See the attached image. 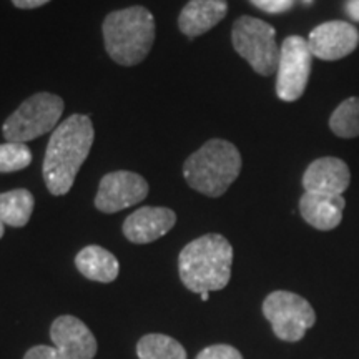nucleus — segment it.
Returning a JSON list of instances; mask_svg holds the SVG:
<instances>
[{"label":"nucleus","mask_w":359,"mask_h":359,"mask_svg":"<svg viewBox=\"0 0 359 359\" xmlns=\"http://www.w3.org/2000/svg\"><path fill=\"white\" fill-rule=\"evenodd\" d=\"M95 130L88 115L74 114L53 130L43 158V182L55 196L67 195L88 158Z\"/></svg>","instance_id":"obj_1"},{"label":"nucleus","mask_w":359,"mask_h":359,"mask_svg":"<svg viewBox=\"0 0 359 359\" xmlns=\"http://www.w3.org/2000/svg\"><path fill=\"white\" fill-rule=\"evenodd\" d=\"M233 248L218 233L203 235L182 250L178 257L180 280L193 293L223 290L230 283Z\"/></svg>","instance_id":"obj_2"},{"label":"nucleus","mask_w":359,"mask_h":359,"mask_svg":"<svg viewBox=\"0 0 359 359\" xmlns=\"http://www.w3.org/2000/svg\"><path fill=\"white\" fill-rule=\"evenodd\" d=\"M105 48L115 64L138 65L155 42V17L148 8L133 6L110 12L102 25Z\"/></svg>","instance_id":"obj_3"},{"label":"nucleus","mask_w":359,"mask_h":359,"mask_svg":"<svg viewBox=\"0 0 359 359\" xmlns=\"http://www.w3.org/2000/svg\"><path fill=\"white\" fill-rule=\"evenodd\" d=\"M241 172V155L231 142L213 138L183 163V177L193 190L218 198Z\"/></svg>","instance_id":"obj_4"},{"label":"nucleus","mask_w":359,"mask_h":359,"mask_svg":"<svg viewBox=\"0 0 359 359\" xmlns=\"http://www.w3.org/2000/svg\"><path fill=\"white\" fill-rule=\"evenodd\" d=\"M65 103L58 95L40 92L20 103L4 122L2 133L7 142L25 143L57 128L64 114Z\"/></svg>","instance_id":"obj_5"},{"label":"nucleus","mask_w":359,"mask_h":359,"mask_svg":"<svg viewBox=\"0 0 359 359\" xmlns=\"http://www.w3.org/2000/svg\"><path fill=\"white\" fill-rule=\"evenodd\" d=\"M231 42L238 55L243 57L258 75L268 77L278 70L280 47L276 30L266 22L248 15L240 17L233 24Z\"/></svg>","instance_id":"obj_6"},{"label":"nucleus","mask_w":359,"mask_h":359,"mask_svg":"<svg viewBox=\"0 0 359 359\" xmlns=\"http://www.w3.org/2000/svg\"><path fill=\"white\" fill-rule=\"evenodd\" d=\"M264 318L271 323L276 338L288 343L303 339L316 321L311 304L303 296L291 291H273L263 302Z\"/></svg>","instance_id":"obj_7"},{"label":"nucleus","mask_w":359,"mask_h":359,"mask_svg":"<svg viewBox=\"0 0 359 359\" xmlns=\"http://www.w3.org/2000/svg\"><path fill=\"white\" fill-rule=\"evenodd\" d=\"M313 53L308 40L290 35L280 47V62L276 70V95L283 102H296L306 90L311 74Z\"/></svg>","instance_id":"obj_8"},{"label":"nucleus","mask_w":359,"mask_h":359,"mask_svg":"<svg viewBox=\"0 0 359 359\" xmlns=\"http://www.w3.org/2000/svg\"><path fill=\"white\" fill-rule=\"evenodd\" d=\"M148 195V183L142 175L127 170L107 173L95 196V206L102 213L122 212L142 203Z\"/></svg>","instance_id":"obj_9"},{"label":"nucleus","mask_w":359,"mask_h":359,"mask_svg":"<svg viewBox=\"0 0 359 359\" xmlns=\"http://www.w3.org/2000/svg\"><path fill=\"white\" fill-rule=\"evenodd\" d=\"M359 43L358 29L349 22L331 20L318 25L308 37L309 50L320 60L334 62L354 52Z\"/></svg>","instance_id":"obj_10"},{"label":"nucleus","mask_w":359,"mask_h":359,"mask_svg":"<svg viewBox=\"0 0 359 359\" xmlns=\"http://www.w3.org/2000/svg\"><path fill=\"white\" fill-rule=\"evenodd\" d=\"M50 338L53 346L69 359H93L97 354L95 336L75 316H58L52 323Z\"/></svg>","instance_id":"obj_11"},{"label":"nucleus","mask_w":359,"mask_h":359,"mask_svg":"<svg viewBox=\"0 0 359 359\" xmlns=\"http://www.w3.org/2000/svg\"><path fill=\"white\" fill-rule=\"evenodd\" d=\"M177 223V213L165 206H143L133 212L123 223V235L128 241L147 245L158 240Z\"/></svg>","instance_id":"obj_12"},{"label":"nucleus","mask_w":359,"mask_h":359,"mask_svg":"<svg viewBox=\"0 0 359 359\" xmlns=\"http://www.w3.org/2000/svg\"><path fill=\"white\" fill-rule=\"evenodd\" d=\"M351 182L348 165L336 156L314 160L303 175V188L309 193L343 195Z\"/></svg>","instance_id":"obj_13"},{"label":"nucleus","mask_w":359,"mask_h":359,"mask_svg":"<svg viewBox=\"0 0 359 359\" xmlns=\"http://www.w3.org/2000/svg\"><path fill=\"white\" fill-rule=\"evenodd\" d=\"M344 206H346V201H344L343 195L304 191L302 200H299V213H302L304 222L311 224L313 228L330 231L334 230L343 219Z\"/></svg>","instance_id":"obj_14"},{"label":"nucleus","mask_w":359,"mask_h":359,"mask_svg":"<svg viewBox=\"0 0 359 359\" xmlns=\"http://www.w3.org/2000/svg\"><path fill=\"white\" fill-rule=\"evenodd\" d=\"M228 12L226 0H190L178 17V29L195 39L218 25Z\"/></svg>","instance_id":"obj_15"},{"label":"nucleus","mask_w":359,"mask_h":359,"mask_svg":"<svg viewBox=\"0 0 359 359\" xmlns=\"http://www.w3.org/2000/svg\"><path fill=\"white\" fill-rule=\"evenodd\" d=\"M75 266L85 278L98 283H111L116 280L120 271L118 259L109 250L102 246L90 245L79 251L75 257Z\"/></svg>","instance_id":"obj_16"},{"label":"nucleus","mask_w":359,"mask_h":359,"mask_svg":"<svg viewBox=\"0 0 359 359\" xmlns=\"http://www.w3.org/2000/svg\"><path fill=\"white\" fill-rule=\"evenodd\" d=\"M34 195L25 188L0 193V222L13 228L29 223L34 212Z\"/></svg>","instance_id":"obj_17"},{"label":"nucleus","mask_w":359,"mask_h":359,"mask_svg":"<svg viewBox=\"0 0 359 359\" xmlns=\"http://www.w3.org/2000/svg\"><path fill=\"white\" fill-rule=\"evenodd\" d=\"M137 354L140 359H187V351L177 339L167 334H147L138 341Z\"/></svg>","instance_id":"obj_18"},{"label":"nucleus","mask_w":359,"mask_h":359,"mask_svg":"<svg viewBox=\"0 0 359 359\" xmlns=\"http://www.w3.org/2000/svg\"><path fill=\"white\" fill-rule=\"evenodd\" d=\"M330 128L336 137H359V97L341 102L330 118Z\"/></svg>","instance_id":"obj_19"},{"label":"nucleus","mask_w":359,"mask_h":359,"mask_svg":"<svg viewBox=\"0 0 359 359\" xmlns=\"http://www.w3.org/2000/svg\"><path fill=\"white\" fill-rule=\"evenodd\" d=\"M32 163V151L27 143H0V173L20 172Z\"/></svg>","instance_id":"obj_20"},{"label":"nucleus","mask_w":359,"mask_h":359,"mask_svg":"<svg viewBox=\"0 0 359 359\" xmlns=\"http://www.w3.org/2000/svg\"><path fill=\"white\" fill-rule=\"evenodd\" d=\"M196 359H243V356L236 348L228 346V344H215L200 351Z\"/></svg>","instance_id":"obj_21"},{"label":"nucleus","mask_w":359,"mask_h":359,"mask_svg":"<svg viewBox=\"0 0 359 359\" xmlns=\"http://www.w3.org/2000/svg\"><path fill=\"white\" fill-rule=\"evenodd\" d=\"M253 6L268 13H283L293 7L294 0H251Z\"/></svg>","instance_id":"obj_22"},{"label":"nucleus","mask_w":359,"mask_h":359,"mask_svg":"<svg viewBox=\"0 0 359 359\" xmlns=\"http://www.w3.org/2000/svg\"><path fill=\"white\" fill-rule=\"evenodd\" d=\"M24 359H69V358H65L55 346H35L27 351Z\"/></svg>","instance_id":"obj_23"},{"label":"nucleus","mask_w":359,"mask_h":359,"mask_svg":"<svg viewBox=\"0 0 359 359\" xmlns=\"http://www.w3.org/2000/svg\"><path fill=\"white\" fill-rule=\"evenodd\" d=\"M50 0H12V4L17 8H24V11H30V8L42 7L45 4H48Z\"/></svg>","instance_id":"obj_24"},{"label":"nucleus","mask_w":359,"mask_h":359,"mask_svg":"<svg viewBox=\"0 0 359 359\" xmlns=\"http://www.w3.org/2000/svg\"><path fill=\"white\" fill-rule=\"evenodd\" d=\"M344 11H346V13L353 20L359 22V0H346Z\"/></svg>","instance_id":"obj_25"},{"label":"nucleus","mask_w":359,"mask_h":359,"mask_svg":"<svg viewBox=\"0 0 359 359\" xmlns=\"http://www.w3.org/2000/svg\"><path fill=\"white\" fill-rule=\"evenodd\" d=\"M4 233H6V224L0 222V238L4 236Z\"/></svg>","instance_id":"obj_26"},{"label":"nucleus","mask_w":359,"mask_h":359,"mask_svg":"<svg viewBox=\"0 0 359 359\" xmlns=\"http://www.w3.org/2000/svg\"><path fill=\"white\" fill-rule=\"evenodd\" d=\"M200 296H201V299H203V302H206V299L210 298V293H201Z\"/></svg>","instance_id":"obj_27"}]
</instances>
